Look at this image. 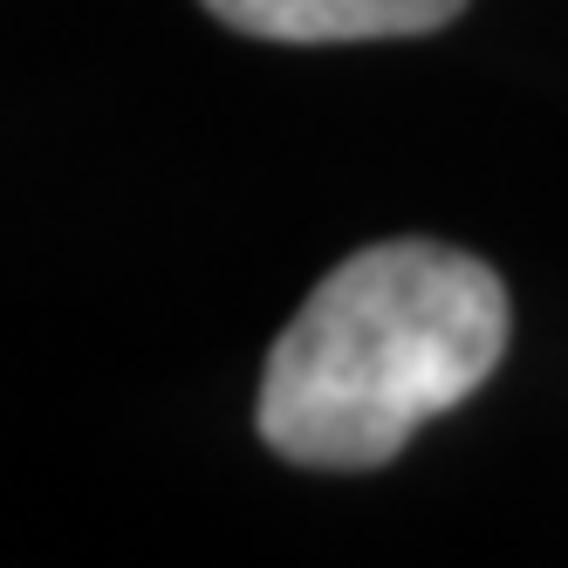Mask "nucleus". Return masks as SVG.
Masks as SVG:
<instances>
[{
    "instance_id": "nucleus-1",
    "label": "nucleus",
    "mask_w": 568,
    "mask_h": 568,
    "mask_svg": "<svg viewBox=\"0 0 568 568\" xmlns=\"http://www.w3.org/2000/svg\"><path fill=\"white\" fill-rule=\"evenodd\" d=\"M500 356V274L438 240H384L322 274L274 336L261 438L315 473H371L466 404Z\"/></svg>"
},
{
    "instance_id": "nucleus-2",
    "label": "nucleus",
    "mask_w": 568,
    "mask_h": 568,
    "mask_svg": "<svg viewBox=\"0 0 568 568\" xmlns=\"http://www.w3.org/2000/svg\"><path fill=\"white\" fill-rule=\"evenodd\" d=\"M466 0H206V14L233 34L281 49H336V42H404L432 34Z\"/></svg>"
}]
</instances>
